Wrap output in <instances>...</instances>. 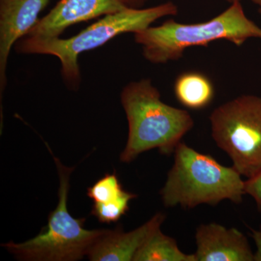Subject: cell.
I'll use <instances>...</instances> for the list:
<instances>
[{
    "instance_id": "ac0fdd59",
    "label": "cell",
    "mask_w": 261,
    "mask_h": 261,
    "mask_svg": "<svg viewBox=\"0 0 261 261\" xmlns=\"http://www.w3.org/2000/svg\"><path fill=\"white\" fill-rule=\"evenodd\" d=\"M252 3L258 7V12L261 15V0H251Z\"/></svg>"
},
{
    "instance_id": "e0dca14e",
    "label": "cell",
    "mask_w": 261,
    "mask_h": 261,
    "mask_svg": "<svg viewBox=\"0 0 261 261\" xmlns=\"http://www.w3.org/2000/svg\"><path fill=\"white\" fill-rule=\"evenodd\" d=\"M125 4L129 8H140L147 0H123Z\"/></svg>"
},
{
    "instance_id": "4fadbf2b",
    "label": "cell",
    "mask_w": 261,
    "mask_h": 261,
    "mask_svg": "<svg viewBox=\"0 0 261 261\" xmlns=\"http://www.w3.org/2000/svg\"><path fill=\"white\" fill-rule=\"evenodd\" d=\"M137 197L136 194L126 191L116 200L106 203H94L92 215L102 223L116 222L128 211L130 200Z\"/></svg>"
},
{
    "instance_id": "5bb4252c",
    "label": "cell",
    "mask_w": 261,
    "mask_h": 261,
    "mask_svg": "<svg viewBox=\"0 0 261 261\" xmlns=\"http://www.w3.org/2000/svg\"><path fill=\"white\" fill-rule=\"evenodd\" d=\"M126 191L123 190L116 173L106 174L87 190V196L94 203H106L121 197Z\"/></svg>"
},
{
    "instance_id": "9c48e42d",
    "label": "cell",
    "mask_w": 261,
    "mask_h": 261,
    "mask_svg": "<svg viewBox=\"0 0 261 261\" xmlns=\"http://www.w3.org/2000/svg\"><path fill=\"white\" fill-rule=\"evenodd\" d=\"M196 261H254V252L245 234L236 228L217 223L196 229Z\"/></svg>"
},
{
    "instance_id": "52a82bcc",
    "label": "cell",
    "mask_w": 261,
    "mask_h": 261,
    "mask_svg": "<svg viewBox=\"0 0 261 261\" xmlns=\"http://www.w3.org/2000/svg\"><path fill=\"white\" fill-rule=\"evenodd\" d=\"M127 8L129 7L123 0H60L47 15L39 19L27 36L59 37L71 25L118 13Z\"/></svg>"
},
{
    "instance_id": "8992f818",
    "label": "cell",
    "mask_w": 261,
    "mask_h": 261,
    "mask_svg": "<svg viewBox=\"0 0 261 261\" xmlns=\"http://www.w3.org/2000/svg\"><path fill=\"white\" fill-rule=\"evenodd\" d=\"M215 143L247 178L261 171V97L243 94L215 108L209 117Z\"/></svg>"
},
{
    "instance_id": "ba28073f",
    "label": "cell",
    "mask_w": 261,
    "mask_h": 261,
    "mask_svg": "<svg viewBox=\"0 0 261 261\" xmlns=\"http://www.w3.org/2000/svg\"><path fill=\"white\" fill-rule=\"evenodd\" d=\"M50 0H0V89L6 85L10 50L39 21L38 16Z\"/></svg>"
},
{
    "instance_id": "30bf717a",
    "label": "cell",
    "mask_w": 261,
    "mask_h": 261,
    "mask_svg": "<svg viewBox=\"0 0 261 261\" xmlns=\"http://www.w3.org/2000/svg\"><path fill=\"white\" fill-rule=\"evenodd\" d=\"M166 219L157 213L148 221L135 230L124 232L121 226L108 229L89 249L87 256L93 261H134L140 247Z\"/></svg>"
},
{
    "instance_id": "7a4b0ae2",
    "label": "cell",
    "mask_w": 261,
    "mask_h": 261,
    "mask_svg": "<svg viewBox=\"0 0 261 261\" xmlns=\"http://www.w3.org/2000/svg\"><path fill=\"white\" fill-rule=\"evenodd\" d=\"M173 154L174 162L161 190L165 207L191 209L203 204L216 206L224 200L243 202L245 181L233 166H223L184 142Z\"/></svg>"
},
{
    "instance_id": "7c38bea8",
    "label": "cell",
    "mask_w": 261,
    "mask_h": 261,
    "mask_svg": "<svg viewBox=\"0 0 261 261\" xmlns=\"http://www.w3.org/2000/svg\"><path fill=\"white\" fill-rule=\"evenodd\" d=\"M134 261H196L195 254L180 250L176 240L156 230L136 254Z\"/></svg>"
},
{
    "instance_id": "277c9868",
    "label": "cell",
    "mask_w": 261,
    "mask_h": 261,
    "mask_svg": "<svg viewBox=\"0 0 261 261\" xmlns=\"http://www.w3.org/2000/svg\"><path fill=\"white\" fill-rule=\"evenodd\" d=\"M251 38L261 39V28L247 18L240 1L203 23H181L170 19L135 34L143 56L154 64L177 61L188 48L207 47L220 39L241 46Z\"/></svg>"
},
{
    "instance_id": "3957f363",
    "label": "cell",
    "mask_w": 261,
    "mask_h": 261,
    "mask_svg": "<svg viewBox=\"0 0 261 261\" xmlns=\"http://www.w3.org/2000/svg\"><path fill=\"white\" fill-rule=\"evenodd\" d=\"M178 14V7L166 3L149 8H127L118 13L105 15L77 35L60 37H25L15 44L21 54L49 55L61 63L63 80L72 88H78L81 75L79 56L85 51L104 45L113 38L126 33L141 32L159 19Z\"/></svg>"
},
{
    "instance_id": "5b68a950",
    "label": "cell",
    "mask_w": 261,
    "mask_h": 261,
    "mask_svg": "<svg viewBox=\"0 0 261 261\" xmlns=\"http://www.w3.org/2000/svg\"><path fill=\"white\" fill-rule=\"evenodd\" d=\"M60 178L58 205L48 223L37 236L21 243L3 244L10 253L22 260L75 261L87 255L89 249L108 229L88 230L85 218L75 219L68 209L70 176L73 168L66 167L53 155Z\"/></svg>"
},
{
    "instance_id": "6da1fadb",
    "label": "cell",
    "mask_w": 261,
    "mask_h": 261,
    "mask_svg": "<svg viewBox=\"0 0 261 261\" xmlns=\"http://www.w3.org/2000/svg\"><path fill=\"white\" fill-rule=\"evenodd\" d=\"M121 100L128 123V140L120 155L123 163L153 149L165 155L174 153L195 125L188 111L163 102L159 89L148 79L127 84Z\"/></svg>"
},
{
    "instance_id": "d6986e66",
    "label": "cell",
    "mask_w": 261,
    "mask_h": 261,
    "mask_svg": "<svg viewBox=\"0 0 261 261\" xmlns=\"http://www.w3.org/2000/svg\"><path fill=\"white\" fill-rule=\"evenodd\" d=\"M226 1L228 2V3H229L230 4H231V3H234V2H237V1L241 2L242 0H226Z\"/></svg>"
},
{
    "instance_id": "9a60e30c",
    "label": "cell",
    "mask_w": 261,
    "mask_h": 261,
    "mask_svg": "<svg viewBox=\"0 0 261 261\" xmlns=\"http://www.w3.org/2000/svg\"><path fill=\"white\" fill-rule=\"evenodd\" d=\"M245 192L255 200L257 210L261 212V171L245 181Z\"/></svg>"
},
{
    "instance_id": "8fae6325",
    "label": "cell",
    "mask_w": 261,
    "mask_h": 261,
    "mask_svg": "<svg viewBox=\"0 0 261 261\" xmlns=\"http://www.w3.org/2000/svg\"><path fill=\"white\" fill-rule=\"evenodd\" d=\"M174 94L182 106L192 110L205 108L215 95L214 84L200 72H185L178 75L174 84Z\"/></svg>"
},
{
    "instance_id": "2e32d148",
    "label": "cell",
    "mask_w": 261,
    "mask_h": 261,
    "mask_svg": "<svg viewBox=\"0 0 261 261\" xmlns=\"http://www.w3.org/2000/svg\"><path fill=\"white\" fill-rule=\"evenodd\" d=\"M250 236L256 245V251L254 252V261H261V225L258 228H250Z\"/></svg>"
}]
</instances>
